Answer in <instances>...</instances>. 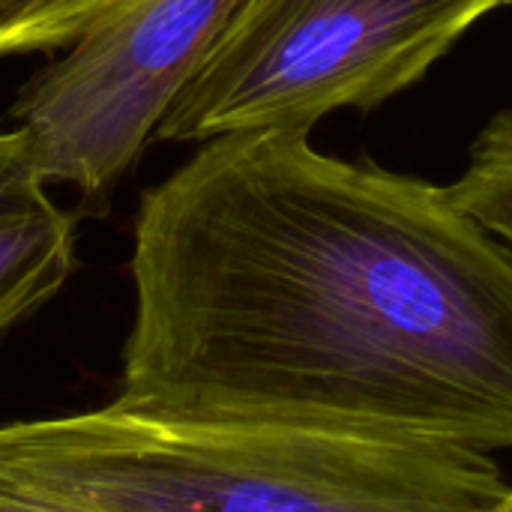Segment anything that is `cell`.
Segmentation results:
<instances>
[{
    "label": "cell",
    "instance_id": "1",
    "mask_svg": "<svg viewBox=\"0 0 512 512\" xmlns=\"http://www.w3.org/2000/svg\"><path fill=\"white\" fill-rule=\"evenodd\" d=\"M120 411L512 450V252L441 186L213 141L141 195Z\"/></svg>",
    "mask_w": 512,
    "mask_h": 512
},
{
    "label": "cell",
    "instance_id": "2",
    "mask_svg": "<svg viewBox=\"0 0 512 512\" xmlns=\"http://www.w3.org/2000/svg\"><path fill=\"white\" fill-rule=\"evenodd\" d=\"M0 459L105 512H501L510 492L477 447L114 405L0 426Z\"/></svg>",
    "mask_w": 512,
    "mask_h": 512
},
{
    "label": "cell",
    "instance_id": "3",
    "mask_svg": "<svg viewBox=\"0 0 512 512\" xmlns=\"http://www.w3.org/2000/svg\"><path fill=\"white\" fill-rule=\"evenodd\" d=\"M501 0H240L156 138L309 132L414 87Z\"/></svg>",
    "mask_w": 512,
    "mask_h": 512
},
{
    "label": "cell",
    "instance_id": "4",
    "mask_svg": "<svg viewBox=\"0 0 512 512\" xmlns=\"http://www.w3.org/2000/svg\"><path fill=\"white\" fill-rule=\"evenodd\" d=\"M240 0H135L24 81L21 165L105 201L207 60Z\"/></svg>",
    "mask_w": 512,
    "mask_h": 512
},
{
    "label": "cell",
    "instance_id": "5",
    "mask_svg": "<svg viewBox=\"0 0 512 512\" xmlns=\"http://www.w3.org/2000/svg\"><path fill=\"white\" fill-rule=\"evenodd\" d=\"M75 270V216L27 168L0 174V336L42 309Z\"/></svg>",
    "mask_w": 512,
    "mask_h": 512
},
{
    "label": "cell",
    "instance_id": "6",
    "mask_svg": "<svg viewBox=\"0 0 512 512\" xmlns=\"http://www.w3.org/2000/svg\"><path fill=\"white\" fill-rule=\"evenodd\" d=\"M444 195L512 252V111L495 114L477 132L465 171Z\"/></svg>",
    "mask_w": 512,
    "mask_h": 512
},
{
    "label": "cell",
    "instance_id": "7",
    "mask_svg": "<svg viewBox=\"0 0 512 512\" xmlns=\"http://www.w3.org/2000/svg\"><path fill=\"white\" fill-rule=\"evenodd\" d=\"M135 0H0V57L69 45Z\"/></svg>",
    "mask_w": 512,
    "mask_h": 512
},
{
    "label": "cell",
    "instance_id": "8",
    "mask_svg": "<svg viewBox=\"0 0 512 512\" xmlns=\"http://www.w3.org/2000/svg\"><path fill=\"white\" fill-rule=\"evenodd\" d=\"M0 512H105L72 492L0 459Z\"/></svg>",
    "mask_w": 512,
    "mask_h": 512
},
{
    "label": "cell",
    "instance_id": "9",
    "mask_svg": "<svg viewBox=\"0 0 512 512\" xmlns=\"http://www.w3.org/2000/svg\"><path fill=\"white\" fill-rule=\"evenodd\" d=\"M21 153H24V147H21L18 129L0 132V174L15 171V168H24V165H21Z\"/></svg>",
    "mask_w": 512,
    "mask_h": 512
},
{
    "label": "cell",
    "instance_id": "10",
    "mask_svg": "<svg viewBox=\"0 0 512 512\" xmlns=\"http://www.w3.org/2000/svg\"><path fill=\"white\" fill-rule=\"evenodd\" d=\"M501 512H512V486H510V492H507V501H504Z\"/></svg>",
    "mask_w": 512,
    "mask_h": 512
},
{
    "label": "cell",
    "instance_id": "11",
    "mask_svg": "<svg viewBox=\"0 0 512 512\" xmlns=\"http://www.w3.org/2000/svg\"><path fill=\"white\" fill-rule=\"evenodd\" d=\"M501 6H512V0H501Z\"/></svg>",
    "mask_w": 512,
    "mask_h": 512
}]
</instances>
